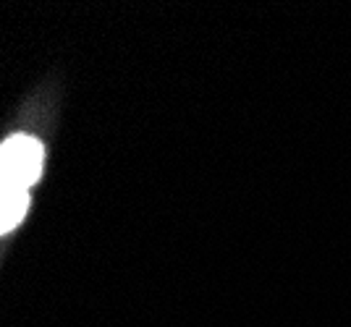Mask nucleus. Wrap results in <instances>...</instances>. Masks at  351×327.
Wrapping results in <instances>:
<instances>
[{
    "label": "nucleus",
    "mask_w": 351,
    "mask_h": 327,
    "mask_svg": "<svg viewBox=\"0 0 351 327\" xmlns=\"http://www.w3.org/2000/svg\"><path fill=\"white\" fill-rule=\"evenodd\" d=\"M43 144L27 134L8 136L0 147V176L3 189H29L43 173Z\"/></svg>",
    "instance_id": "nucleus-1"
},
{
    "label": "nucleus",
    "mask_w": 351,
    "mask_h": 327,
    "mask_svg": "<svg viewBox=\"0 0 351 327\" xmlns=\"http://www.w3.org/2000/svg\"><path fill=\"white\" fill-rule=\"evenodd\" d=\"M29 207V194L24 189H3L0 196V231L8 233L21 223L24 212Z\"/></svg>",
    "instance_id": "nucleus-2"
}]
</instances>
